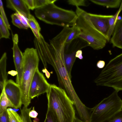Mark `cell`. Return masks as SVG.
I'll return each instance as SVG.
<instances>
[{"mask_svg":"<svg viewBox=\"0 0 122 122\" xmlns=\"http://www.w3.org/2000/svg\"><path fill=\"white\" fill-rule=\"evenodd\" d=\"M67 36L66 33L61 31L50 41V44L42 38L38 43L37 50L44 68H47V63L52 66L57 75L60 87L66 91L74 105L78 106L82 102L72 85L64 61V45Z\"/></svg>","mask_w":122,"mask_h":122,"instance_id":"1","label":"cell"},{"mask_svg":"<svg viewBox=\"0 0 122 122\" xmlns=\"http://www.w3.org/2000/svg\"><path fill=\"white\" fill-rule=\"evenodd\" d=\"M46 93L47 110L51 112L56 122H74L75 110L73 102L66 91L52 84Z\"/></svg>","mask_w":122,"mask_h":122,"instance_id":"2","label":"cell"},{"mask_svg":"<svg viewBox=\"0 0 122 122\" xmlns=\"http://www.w3.org/2000/svg\"><path fill=\"white\" fill-rule=\"evenodd\" d=\"M57 0L42 7L36 9L35 14L39 20L46 23L64 27L72 26L76 23L77 15L71 10L64 9L55 5Z\"/></svg>","mask_w":122,"mask_h":122,"instance_id":"3","label":"cell"},{"mask_svg":"<svg viewBox=\"0 0 122 122\" xmlns=\"http://www.w3.org/2000/svg\"><path fill=\"white\" fill-rule=\"evenodd\" d=\"M76 12L77 18L76 23L79 28V37L86 41L89 46L95 50L102 49L107 41L106 38L94 27L86 12L76 7Z\"/></svg>","mask_w":122,"mask_h":122,"instance_id":"4","label":"cell"},{"mask_svg":"<svg viewBox=\"0 0 122 122\" xmlns=\"http://www.w3.org/2000/svg\"><path fill=\"white\" fill-rule=\"evenodd\" d=\"M23 54L24 64L20 87L22 104L28 107L31 101L29 96L30 87L35 73L38 68L39 57L37 50L33 48H26Z\"/></svg>","mask_w":122,"mask_h":122,"instance_id":"5","label":"cell"},{"mask_svg":"<svg viewBox=\"0 0 122 122\" xmlns=\"http://www.w3.org/2000/svg\"><path fill=\"white\" fill-rule=\"evenodd\" d=\"M94 82L97 86L122 91V53L109 61Z\"/></svg>","mask_w":122,"mask_h":122,"instance_id":"6","label":"cell"},{"mask_svg":"<svg viewBox=\"0 0 122 122\" xmlns=\"http://www.w3.org/2000/svg\"><path fill=\"white\" fill-rule=\"evenodd\" d=\"M115 90L91 108L89 122H102L122 109V100Z\"/></svg>","mask_w":122,"mask_h":122,"instance_id":"7","label":"cell"},{"mask_svg":"<svg viewBox=\"0 0 122 122\" xmlns=\"http://www.w3.org/2000/svg\"><path fill=\"white\" fill-rule=\"evenodd\" d=\"M43 74L39 71L38 68L36 71L30 85L29 96L31 100L38 97L41 94L46 93L50 86Z\"/></svg>","mask_w":122,"mask_h":122,"instance_id":"8","label":"cell"},{"mask_svg":"<svg viewBox=\"0 0 122 122\" xmlns=\"http://www.w3.org/2000/svg\"><path fill=\"white\" fill-rule=\"evenodd\" d=\"M4 88L6 95L13 105V108H20L22 104V92L20 86L11 79L5 83Z\"/></svg>","mask_w":122,"mask_h":122,"instance_id":"9","label":"cell"},{"mask_svg":"<svg viewBox=\"0 0 122 122\" xmlns=\"http://www.w3.org/2000/svg\"><path fill=\"white\" fill-rule=\"evenodd\" d=\"M12 35L13 46L12 49L13 51L14 62L17 73L16 83L20 86L24 67V57L23 53L20 49L18 45V34H15L13 35L12 34Z\"/></svg>","mask_w":122,"mask_h":122,"instance_id":"10","label":"cell"},{"mask_svg":"<svg viewBox=\"0 0 122 122\" xmlns=\"http://www.w3.org/2000/svg\"><path fill=\"white\" fill-rule=\"evenodd\" d=\"M87 15L95 28L107 39L110 41L108 35L109 30V21L113 15H103L87 13Z\"/></svg>","mask_w":122,"mask_h":122,"instance_id":"11","label":"cell"},{"mask_svg":"<svg viewBox=\"0 0 122 122\" xmlns=\"http://www.w3.org/2000/svg\"><path fill=\"white\" fill-rule=\"evenodd\" d=\"M7 7L15 12L25 16L27 18L31 14L28 8L23 0H7Z\"/></svg>","mask_w":122,"mask_h":122,"instance_id":"12","label":"cell"},{"mask_svg":"<svg viewBox=\"0 0 122 122\" xmlns=\"http://www.w3.org/2000/svg\"><path fill=\"white\" fill-rule=\"evenodd\" d=\"M110 42L113 47L122 49V18L117 22Z\"/></svg>","mask_w":122,"mask_h":122,"instance_id":"13","label":"cell"},{"mask_svg":"<svg viewBox=\"0 0 122 122\" xmlns=\"http://www.w3.org/2000/svg\"><path fill=\"white\" fill-rule=\"evenodd\" d=\"M7 57L6 52L2 55L0 60V88L1 92L4 88L5 84L7 80L6 72Z\"/></svg>","mask_w":122,"mask_h":122,"instance_id":"14","label":"cell"},{"mask_svg":"<svg viewBox=\"0 0 122 122\" xmlns=\"http://www.w3.org/2000/svg\"><path fill=\"white\" fill-rule=\"evenodd\" d=\"M28 22L30 28L31 29L35 37L39 40L41 34L40 26L33 16L30 14L28 18Z\"/></svg>","mask_w":122,"mask_h":122,"instance_id":"15","label":"cell"},{"mask_svg":"<svg viewBox=\"0 0 122 122\" xmlns=\"http://www.w3.org/2000/svg\"><path fill=\"white\" fill-rule=\"evenodd\" d=\"M96 4L105 6L107 8H117L120 5L121 0H90Z\"/></svg>","mask_w":122,"mask_h":122,"instance_id":"16","label":"cell"},{"mask_svg":"<svg viewBox=\"0 0 122 122\" xmlns=\"http://www.w3.org/2000/svg\"><path fill=\"white\" fill-rule=\"evenodd\" d=\"M76 52L69 54L64 53V57L66 67L71 79V70L76 58Z\"/></svg>","mask_w":122,"mask_h":122,"instance_id":"17","label":"cell"},{"mask_svg":"<svg viewBox=\"0 0 122 122\" xmlns=\"http://www.w3.org/2000/svg\"><path fill=\"white\" fill-rule=\"evenodd\" d=\"M8 107L13 108V105L7 97L4 88L0 94V114L6 109Z\"/></svg>","mask_w":122,"mask_h":122,"instance_id":"18","label":"cell"},{"mask_svg":"<svg viewBox=\"0 0 122 122\" xmlns=\"http://www.w3.org/2000/svg\"><path fill=\"white\" fill-rule=\"evenodd\" d=\"M80 33L79 28L75 23L72 26V30L65 41V43H69L74 39L78 37Z\"/></svg>","mask_w":122,"mask_h":122,"instance_id":"19","label":"cell"},{"mask_svg":"<svg viewBox=\"0 0 122 122\" xmlns=\"http://www.w3.org/2000/svg\"><path fill=\"white\" fill-rule=\"evenodd\" d=\"M120 12L118 10L109 20V28L108 37L109 40L110 39L111 36L113 32L117 22L118 16Z\"/></svg>","mask_w":122,"mask_h":122,"instance_id":"20","label":"cell"},{"mask_svg":"<svg viewBox=\"0 0 122 122\" xmlns=\"http://www.w3.org/2000/svg\"><path fill=\"white\" fill-rule=\"evenodd\" d=\"M10 122H23L21 116L11 108L7 109Z\"/></svg>","mask_w":122,"mask_h":122,"instance_id":"21","label":"cell"},{"mask_svg":"<svg viewBox=\"0 0 122 122\" xmlns=\"http://www.w3.org/2000/svg\"><path fill=\"white\" fill-rule=\"evenodd\" d=\"M9 29L0 16V39L9 38L10 35Z\"/></svg>","mask_w":122,"mask_h":122,"instance_id":"22","label":"cell"},{"mask_svg":"<svg viewBox=\"0 0 122 122\" xmlns=\"http://www.w3.org/2000/svg\"><path fill=\"white\" fill-rule=\"evenodd\" d=\"M11 17L12 22L14 25L20 29H27L28 28L22 23L15 13L12 14Z\"/></svg>","mask_w":122,"mask_h":122,"instance_id":"23","label":"cell"},{"mask_svg":"<svg viewBox=\"0 0 122 122\" xmlns=\"http://www.w3.org/2000/svg\"><path fill=\"white\" fill-rule=\"evenodd\" d=\"M102 122H122V109Z\"/></svg>","mask_w":122,"mask_h":122,"instance_id":"24","label":"cell"},{"mask_svg":"<svg viewBox=\"0 0 122 122\" xmlns=\"http://www.w3.org/2000/svg\"><path fill=\"white\" fill-rule=\"evenodd\" d=\"M67 2L69 4L76 7L80 6H87L89 4L88 1L85 0H68Z\"/></svg>","mask_w":122,"mask_h":122,"instance_id":"25","label":"cell"},{"mask_svg":"<svg viewBox=\"0 0 122 122\" xmlns=\"http://www.w3.org/2000/svg\"><path fill=\"white\" fill-rule=\"evenodd\" d=\"M0 16L1 17L3 21L8 28L10 30V25L6 15L3 8V2L1 0H0Z\"/></svg>","mask_w":122,"mask_h":122,"instance_id":"26","label":"cell"},{"mask_svg":"<svg viewBox=\"0 0 122 122\" xmlns=\"http://www.w3.org/2000/svg\"><path fill=\"white\" fill-rule=\"evenodd\" d=\"M35 9L44 6L52 2V0H35Z\"/></svg>","mask_w":122,"mask_h":122,"instance_id":"27","label":"cell"},{"mask_svg":"<svg viewBox=\"0 0 122 122\" xmlns=\"http://www.w3.org/2000/svg\"><path fill=\"white\" fill-rule=\"evenodd\" d=\"M33 121L34 122H38L35 120ZM44 122H56L52 114L49 110H47L46 118Z\"/></svg>","mask_w":122,"mask_h":122,"instance_id":"28","label":"cell"},{"mask_svg":"<svg viewBox=\"0 0 122 122\" xmlns=\"http://www.w3.org/2000/svg\"><path fill=\"white\" fill-rule=\"evenodd\" d=\"M15 13L22 23L27 27L30 28L28 23V18L19 13L17 12H15Z\"/></svg>","mask_w":122,"mask_h":122,"instance_id":"29","label":"cell"},{"mask_svg":"<svg viewBox=\"0 0 122 122\" xmlns=\"http://www.w3.org/2000/svg\"><path fill=\"white\" fill-rule=\"evenodd\" d=\"M7 109L0 114V122H10Z\"/></svg>","mask_w":122,"mask_h":122,"instance_id":"30","label":"cell"},{"mask_svg":"<svg viewBox=\"0 0 122 122\" xmlns=\"http://www.w3.org/2000/svg\"><path fill=\"white\" fill-rule=\"evenodd\" d=\"M29 10H33L35 9V0H23Z\"/></svg>","mask_w":122,"mask_h":122,"instance_id":"31","label":"cell"},{"mask_svg":"<svg viewBox=\"0 0 122 122\" xmlns=\"http://www.w3.org/2000/svg\"><path fill=\"white\" fill-rule=\"evenodd\" d=\"M38 115L37 112L35 109L34 107L33 108V109L30 110L29 113V116L32 118H36L37 117Z\"/></svg>","mask_w":122,"mask_h":122,"instance_id":"32","label":"cell"},{"mask_svg":"<svg viewBox=\"0 0 122 122\" xmlns=\"http://www.w3.org/2000/svg\"><path fill=\"white\" fill-rule=\"evenodd\" d=\"M105 65V62L103 60L99 61L97 63V66L98 68L101 69L104 67Z\"/></svg>","mask_w":122,"mask_h":122,"instance_id":"33","label":"cell"},{"mask_svg":"<svg viewBox=\"0 0 122 122\" xmlns=\"http://www.w3.org/2000/svg\"><path fill=\"white\" fill-rule=\"evenodd\" d=\"M82 51L81 50L77 51L76 53V57L82 60L83 59V57L82 55Z\"/></svg>","mask_w":122,"mask_h":122,"instance_id":"34","label":"cell"},{"mask_svg":"<svg viewBox=\"0 0 122 122\" xmlns=\"http://www.w3.org/2000/svg\"><path fill=\"white\" fill-rule=\"evenodd\" d=\"M42 71L43 72L45 73L46 77L48 78H49L50 76V73L47 71V69L44 68L42 70Z\"/></svg>","mask_w":122,"mask_h":122,"instance_id":"35","label":"cell"},{"mask_svg":"<svg viewBox=\"0 0 122 122\" xmlns=\"http://www.w3.org/2000/svg\"><path fill=\"white\" fill-rule=\"evenodd\" d=\"M74 122H86L84 121L76 116Z\"/></svg>","mask_w":122,"mask_h":122,"instance_id":"36","label":"cell"},{"mask_svg":"<svg viewBox=\"0 0 122 122\" xmlns=\"http://www.w3.org/2000/svg\"><path fill=\"white\" fill-rule=\"evenodd\" d=\"M119 10L120 12H121L122 10V0L121 2V5H120V8Z\"/></svg>","mask_w":122,"mask_h":122,"instance_id":"37","label":"cell"}]
</instances>
